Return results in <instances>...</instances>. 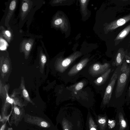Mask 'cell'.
<instances>
[{
    "mask_svg": "<svg viewBox=\"0 0 130 130\" xmlns=\"http://www.w3.org/2000/svg\"><path fill=\"white\" fill-rule=\"evenodd\" d=\"M62 130H83L84 120L82 113L79 110L64 108L60 111L57 119Z\"/></svg>",
    "mask_w": 130,
    "mask_h": 130,
    "instance_id": "6da1fadb",
    "label": "cell"
},
{
    "mask_svg": "<svg viewBox=\"0 0 130 130\" xmlns=\"http://www.w3.org/2000/svg\"><path fill=\"white\" fill-rule=\"evenodd\" d=\"M121 67L120 66H118L115 71L106 88L103 100L104 105L108 103L111 99L113 87L120 72Z\"/></svg>",
    "mask_w": 130,
    "mask_h": 130,
    "instance_id": "7a4b0ae2",
    "label": "cell"
},
{
    "mask_svg": "<svg viewBox=\"0 0 130 130\" xmlns=\"http://www.w3.org/2000/svg\"><path fill=\"white\" fill-rule=\"evenodd\" d=\"M130 73V67L127 71L124 72H120L118 78L117 83L116 90V98L120 96L124 89Z\"/></svg>",
    "mask_w": 130,
    "mask_h": 130,
    "instance_id": "3957f363",
    "label": "cell"
},
{
    "mask_svg": "<svg viewBox=\"0 0 130 130\" xmlns=\"http://www.w3.org/2000/svg\"><path fill=\"white\" fill-rule=\"evenodd\" d=\"M77 57L76 56H72L63 59L58 60L55 64L56 70L60 72H63Z\"/></svg>",
    "mask_w": 130,
    "mask_h": 130,
    "instance_id": "277c9868",
    "label": "cell"
},
{
    "mask_svg": "<svg viewBox=\"0 0 130 130\" xmlns=\"http://www.w3.org/2000/svg\"><path fill=\"white\" fill-rule=\"evenodd\" d=\"M110 65L106 63L103 64L99 63H95L92 65L89 69L90 74L93 75L102 74L109 69Z\"/></svg>",
    "mask_w": 130,
    "mask_h": 130,
    "instance_id": "5b68a950",
    "label": "cell"
},
{
    "mask_svg": "<svg viewBox=\"0 0 130 130\" xmlns=\"http://www.w3.org/2000/svg\"><path fill=\"white\" fill-rule=\"evenodd\" d=\"M130 21V13L122 18L114 20L108 24L106 30L108 32L113 31L118 27L125 24Z\"/></svg>",
    "mask_w": 130,
    "mask_h": 130,
    "instance_id": "8992f818",
    "label": "cell"
},
{
    "mask_svg": "<svg viewBox=\"0 0 130 130\" xmlns=\"http://www.w3.org/2000/svg\"><path fill=\"white\" fill-rule=\"evenodd\" d=\"M12 111L10 123L11 124H15L20 121L21 118H22L24 112V109L22 107H18L17 105L14 104Z\"/></svg>",
    "mask_w": 130,
    "mask_h": 130,
    "instance_id": "52a82bcc",
    "label": "cell"
},
{
    "mask_svg": "<svg viewBox=\"0 0 130 130\" xmlns=\"http://www.w3.org/2000/svg\"><path fill=\"white\" fill-rule=\"evenodd\" d=\"M89 61V59L88 58L82 60L72 68L69 71L68 75L72 76L76 74L86 66Z\"/></svg>",
    "mask_w": 130,
    "mask_h": 130,
    "instance_id": "ba28073f",
    "label": "cell"
},
{
    "mask_svg": "<svg viewBox=\"0 0 130 130\" xmlns=\"http://www.w3.org/2000/svg\"><path fill=\"white\" fill-rule=\"evenodd\" d=\"M86 130H100L94 118L89 111L86 122Z\"/></svg>",
    "mask_w": 130,
    "mask_h": 130,
    "instance_id": "9c48e42d",
    "label": "cell"
},
{
    "mask_svg": "<svg viewBox=\"0 0 130 130\" xmlns=\"http://www.w3.org/2000/svg\"><path fill=\"white\" fill-rule=\"evenodd\" d=\"M94 118L100 130H105L107 127V116L105 115H97L93 113Z\"/></svg>",
    "mask_w": 130,
    "mask_h": 130,
    "instance_id": "30bf717a",
    "label": "cell"
},
{
    "mask_svg": "<svg viewBox=\"0 0 130 130\" xmlns=\"http://www.w3.org/2000/svg\"><path fill=\"white\" fill-rule=\"evenodd\" d=\"M0 66L1 75L2 77L4 78L10 70V64L9 60L7 58L1 59Z\"/></svg>",
    "mask_w": 130,
    "mask_h": 130,
    "instance_id": "8fae6325",
    "label": "cell"
},
{
    "mask_svg": "<svg viewBox=\"0 0 130 130\" xmlns=\"http://www.w3.org/2000/svg\"><path fill=\"white\" fill-rule=\"evenodd\" d=\"M126 54L123 48H121L119 49L115 57V63L116 66H118L122 64Z\"/></svg>",
    "mask_w": 130,
    "mask_h": 130,
    "instance_id": "7c38bea8",
    "label": "cell"
},
{
    "mask_svg": "<svg viewBox=\"0 0 130 130\" xmlns=\"http://www.w3.org/2000/svg\"><path fill=\"white\" fill-rule=\"evenodd\" d=\"M130 31V24L122 30L117 35L114 40L115 45L119 44L128 35Z\"/></svg>",
    "mask_w": 130,
    "mask_h": 130,
    "instance_id": "4fadbf2b",
    "label": "cell"
},
{
    "mask_svg": "<svg viewBox=\"0 0 130 130\" xmlns=\"http://www.w3.org/2000/svg\"><path fill=\"white\" fill-rule=\"evenodd\" d=\"M20 89L22 96L24 99L26 101L34 104V103L31 100L28 93L25 87V81L24 77H21V79Z\"/></svg>",
    "mask_w": 130,
    "mask_h": 130,
    "instance_id": "5bb4252c",
    "label": "cell"
},
{
    "mask_svg": "<svg viewBox=\"0 0 130 130\" xmlns=\"http://www.w3.org/2000/svg\"><path fill=\"white\" fill-rule=\"evenodd\" d=\"M111 71V69L109 68L102 74L100 76L94 80V84L97 86H100L103 84L108 78Z\"/></svg>",
    "mask_w": 130,
    "mask_h": 130,
    "instance_id": "9a60e30c",
    "label": "cell"
},
{
    "mask_svg": "<svg viewBox=\"0 0 130 130\" xmlns=\"http://www.w3.org/2000/svg\"><path fill=\"white\" fill-rule=\"evenodd\" d=\"M118 118L119 124V130H124L127 127V123L121 112L119 113Z\"/></svg>",
    "mask_w": 130,
    "mask_h": 130,
    "instance_id": "2e32d148",
    "label": "cell"
},
{
    "mask_svg": "<svg viewBox=\"0 0 130 130\" xmlns=\"http://www.w3.org/2000/svg\"><path fill=\"white\" fill-rule=\"evenodd\" d=\"M47 59L45 56L43 54H42L40 56L39 64L40 69L41 73H43L45 65Z\"/></svg>",
    "mask_w": 130,
    "mask_h": 130,
    "instance_id": "e0dca14e",
    "label": "cell"
},
{
    "mask_svg": "<svg viewBox=\"0 0 130 130\" xmlns=\"http://www.w3.org/2000/svg\"><path fill=\"white\" fill-rule=\"evenodd\" d=\"M15 93H13L11 97L13 98L14 102V104L20 107H22L25 105L22 101L17 97L15 96Z\"/></svg>",
    "mask_w": 130,
    "mask_h": 130,
    "instance_id": "ac0fdd59",
    "label": "cell"
},
{
    "mask_svg": "<svg viewBox=\"0 0 130 130\" xmlns=\"http://www.w3.org/2000/svg\"><path fill=\"white\" fill-rule=\"evenodd\" d=\"M122 64L120 72H126L128 70L130 66H129L127 64L125 58H124Z\"/></svg>",
    "mask_w": 130,
    "mask_h": 130,
    "instance_id": "d6986e66",
    "label": "cell"
},
{
    "mask_svg": "<svg viewBox=\"0 0 130 130\" xmlns=\"http://www.w3.org/2000/svg\"><path fill=\"white\" fill-rule=\"evenodd\" d=\"M116 122L113 120H108L107 123L108 127L109 129L113 128L115 126Z\"/></svg>",
    "mask_w": 130,
    "mask_h": 130,
    "instance_id": "ffe728a7",
    "label": "cell"
},
{
    "mask_svg": "<svg viewBox=\"0 0 130 130\" xmlns=\"http://www.w3.org/2000/svg\"><path fill=\"white\" fill-rule=\"evenodd\" d=\"M0 40V49L1 50H4L6 48L7 42L5 40L2 39Z\"/></svg>",
    "mask_w": 130,
    "mask_h": 130,
    "instance_id": "44dd1931",
    "label": "cell"
},
{
    "mask_svg": "<svg viewBox=\"0 0 130 130\" xmlns=\"http://www.w3.org/2000/svg\"><path fill=\"white\" fill-rule=\"evenodd\" d=\"M84 86V83L82 82H79L77 83L75 87V89L76 91H78L83 87Z\"/></svg>",
    "mask_w": 130,
    "mask_h": 130,
    "instance_id": "7402d4cb",
    "label": "cell"
},
{
    "mask_svg": "<svg viewBox=\"0 0 130 130\" xmlns=\"http://www.w3.org/2000/svg\"><path fill=\"white\" fill-rule=\"evenodd\" d=\"M16 2L15 1H12L10 3L9 6V8L11 10H13L16 7Z\"/></svg>",
    "mask_w": 130,
    "mask_h": 130,
    "instance_id": "603a6c76",
    "label": "cell"
},
{
    "mask_svg": "<svg viewBox=\"0 0 130 130\" xmlns=\"http://www.w3.org/2000/svg\"><path fill=\"white\" fill-rule=\"evenodd\" d=\"M28 8V4L25 3L23 4L22 6V10L24 12L26 11Z\"/></svg>",
    "mask_w": 130,
    "mask_h": 130,
    "instance_id": "cb8c5ba5",
    "label": "cell"
},
{
    "mask_svg": "<svg viewBox=\"0 0 130 130\" xmlns=\"http://www.w3.org/2000/svg\"><path fill=\"white\" fill-rule=\"evenodd\" d=\"M126 61L129 66H130V57L128 55L126 54L125 57Z\"/></svg>",
    "mask_w": 130,
    "mask_h": 130,
    "instance_id": "d4e9b609",
    "label": "cell"
},
{
    "mask_svg": "<svg viewBox=\"0 0 130 130\" xmlns=\"http://www.w3.org/2000/svg\"><path fill=\"white\" fill-rule=\"evenodd\" d=\"M31 47V44L29 43H27L26 44L25 46V48L26 50L27 51H29L30 50Z\"/></svg>",
    "mask_w": 130,
    "mask_h": 130,
    "instance_id": "484cf974",
    "label": "cell"
},
{
    "mask_svg": "<svg viewBox=\"0 0 130 130\" xmlns=\"http://www.w3.org/2000/svg\"><path fill=\"white\" fill-rule=\"evenodd\" d=\"M62 22V20L61 19H59L56 20L55 21V24L56 25H58L60 24Z\"/></svg>",
    "mask_w": 130,
    "mask_h": 130,
    "instance_id": "4316f807",
    "label": "cell"
},
{
    "mask_svg": "<svg viewBox=\"0 0 130 130\" xmlns=\"http://www.w3.org/2000/svg\"><path fill=\"white\" fill-rule=\"evenodd\" d=\"M7 121H6L5 123L2 126L0 130H5Z\"/></svg>",
    "mask_w": 130,
    "mask_h": 130,
    "instance_id": "83f0119b",
    "label": "cell"
},
{
    "mask_svg": "<svg viewBox=\"0 0 130 130\" xmlns=\"http://www.w3.org/2000/svg\"><path fill=\"white\" fill-rule=\"evenodd\" d=\"M5 33L7 36L10 37L11 36V34L10 31L8 30H6L5 31Z\"/></svg>",
    "mask_w": 130,
    "mask_h": 130,
    "instance_id": "f1b7e54d",
    "label": "cell"
},
{
    "mask_svg": "<svg viewBox=\"0 0 130 130\" xmlns=\"http://www.w3.org/2000/svg\"><path fill=\"white\" fill-rule=\"evenodd\" d=\"M128 95L129 97H130V85L128 90Z\"/></svg>",
    "mask_w": 130,
    "mask_h": 130,
    "instance_id": "f546056e",
    "label": "cell"
},
{
    "mask_svg": "<svg viewBox=\"0 0 130 130\" xmlns=\"http://www.w3.org/2000/svg\"><path fill=\"white\" fill-rule=\"evenodd\" d=\"M86 0H81V1L82 2V3H84L86 1Z\"/></svg>",
    "mask_w": 130,
    "mask_h": 130,
    "instance_id": "4dcf8cb0",
    "label": "cell"
},
{
    "mask_svg": "<svg viewBox=\"0 0 130 130\" xmlns=\"http://www.w3.org/2000/svg\"><path fill=\"white\" fill-rule=\"evenodd\" d=\"M8 130H13L12 128H9Z\"/></svg>",
    "mask_w": 130,
    "mask_h": 130,
    "instance_id": "1f68e13d",
    "label": "cell"
},
{
    "mask_svg": "<svg viewBox=\"0 0 130 130\" xmlns=\"http://www.w3.org/2000/svg\"><path fill=\"white\" fill-rule=\"evenodd\" d=\"M128 55L130 57V51L128 54Z\"/></svg>",
    "mask_w": 130,
    "mask_h": 130,
    "instance_id": "d6a6232c",
    "label": "cell"
}]
</instances>
